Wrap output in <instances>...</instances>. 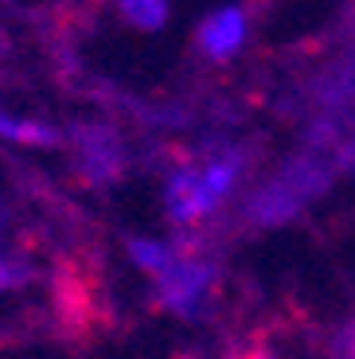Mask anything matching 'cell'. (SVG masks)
Here are the masks:
<instances>
[{"label": "cell", "mask_w": 355, "mask_h": 359, "mask_svg": "<svg viewBox=\"0 0 355 359\" xmlns=\"http://www.w3.org/2000/svg\"><path fill=\"white\" fill-rule=\"evenodd\" d=\"M117 12L141 32H160L168 24V0H114Z\"/></svg>", "instance_id": "obj_7"}, {"label": "cell", "mask_w": 355, "mask_h": 359, "mask_svg": "<svg viewBox=\"0 0 355 359\" xmlns=\"http://www.w3.org/2000/svg\"><path fill=\"white\" fill-rule=\"evenodd\" d=\"M0 137L16 144H59V129L47 126V121H32V117H12L0 114Z\"/></svg>", "instance_id": "obj_6"}, {"label": "cell", "mask_w": 355, "mask_h": 359, "mask_svg": "<svg viewBox=\"0 0 355 359\" xmlns=\"http://www.w3.org/2000/svg\"><path fill=\"white\" fill-rule=\"evenodd\" d=\"M332 359H355V320H347L332 340Z\"/></svg>", "instance_id": "obj_10"}, {"label": "cell", "mask_w": 355, "mask_h": 359, "mask_svg": "<svg viewBox=\"0 0 355 359\" xmlns=\"http://www.w3.org/2000/svg\"><path fill=\"white\" fill-rule=\"evenodd\" d=\"M246 32H250L246 12L234 8V4H227V8L211 12V16L199 24L196 43H199V51H203L207 59H219V63H222V59H231V55L242 51V43H246Z\"/></svg>", "instance_id": "obj_5"}, {"label": "cell", "mask_w": 355, "mask_h": 359, "mask_svg": "<svg viewBox=\"0 0 355 359\" xmlns=\"http://www.w3.org/2000/svg\"><path fill=\"white\" fill-rule=\"evenodd\" d=\"M239 156H219L203 168H176L164 184V203H168L172 223H196L211 215L215 207L234 191L239 184Z\"/></svg>", "instance_id": "obj_2"}, {"label": "cell", "mask_w": 355, "mask_h": 359, "mask_svg": "<svg viewBox=\"0 0 355 359\" xmlns=\"http://www.w3.org/2000/svg\"><path fill=\"white\" fill-rule=\"evenodd\" d=\"M347 161H351V164H355V141H351V144H347Z\"/></svg>", "instance_id": "obj_12"}, {"label": "cell", "mask_w": 355, "mask_h": 359, "mask_svg": "<svg viewBox=\"0 0 355 359\" xmlns=\"http://www.w3.org/2000/svg\"><path fill=\"white\" fill-rule=\"evenodd\" d=\"M328 180H332V172H328V164L320 161L316 153L297 156V161H289L277 176H269L266 184L250 196L246 215L254 219L257 226L289 223L297 211H304L320 191L328 188Z\"/></svg>", "instance_id": "obj_1"}, {"label": "cell", "mask_w": 355, "mask_h": 359, "mask_svg": "<svg viewBox=\"0 0 355 359\" xmlns=\"http://www.w3.org/2000/svg\"><path fill=\"white\" fill-rule=\"evenodd\" d=\"M129 258L137 262V266L145 269V273H152V278H160L164 269L176 262V250H172L168 243H152V238H133L129 243Z\"/></svg>", "instance_id": "obj_8"}, {"label": "cell", "mask_w": 355, "mask_h": 359, "mask_svg": "<svg viewBox=\"0 0 355 359\" xmlns=\"http://www.w3.org/2000/svg\"><path fill=\"white\" fill-rule=\"evenodd\" d=\"M234 359H274L269 351H262V348H254V351H242V355H234Z\"/></svg>", "instance_id": "obj_11"}, {"label": "cell", "mask_w": 355, "mask_h": 359, "mask_svg": "<svg viewBox=\"0 0 355 359\" xmlns=\"http://www.w3.org/2000/svg\"><path fill=\"white\" fill-rule=\"evenodd\" d=\"M0 234H4V207H0ZM32 281V262L0 250V289H24Z\"/></svg>", "instance_id": "obj_9"}, {"label": "cell", "mask_w": 355, "mask_h": 359, "mask_svg": "<svg viewBox=\"0 0 355 359\" xmlns=\"http://www.w3.org/2000/svg\"><path fill=\"white\" fill-rule=\"evenodd\" d=\"M211 281H215V266L192 262V258H176L156 278V301L180 316H192L199 309V301H203V293L211 289Z\"/></svg>", "instance_id": "obj_3"}, {"label": "cell", "mask_w": 355, "mask_h": 359, "mask_svg": "<svg viewBox=\"0 0 355 359\" xmlns=\"http://www.w3.org/2000/svg\"><path fill=\"white\" fill-rule=\"evenodd\" d=\"M74 149H79V172L90 184H109L117 180L125 164L121 141L106 126H79L74 129Z\"/></svg>", "instance_id": "obj_4"}]
</instances>
